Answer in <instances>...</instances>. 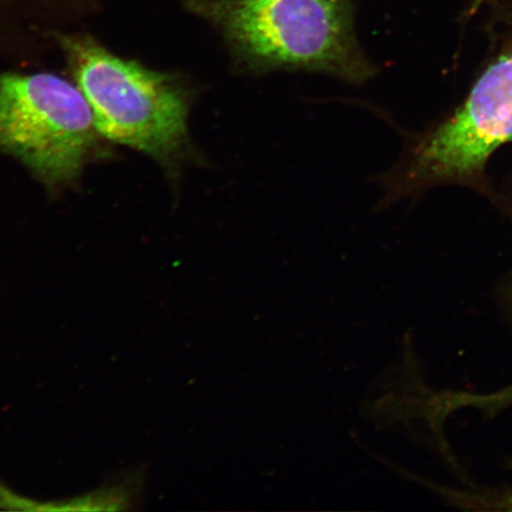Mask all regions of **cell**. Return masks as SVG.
<instances>
[{
	"label": "cell",
	"instance_id": "7a4b0ae2",
	"mask_svg": "<svg viewBox=\"0 0 512 512\" xmlns=\"http://www.w3.org/2000/svg\"><path fill=\"white\" fill-rule=\"evenodd\" d=\"M55 38L107 142L144 153L174 178L201 162L189 130L197 92L188 79L124 59L89 35Z\"/></svg>",
	"mask_w": 512,
	"mask_h": 512
},
{
	"label": "cell",
	"instance_id": "8992f818",
	"mask_svg": "<svg viewBox=\"0 0 512 512\" xmlns=\"http://www.w3.org/2000/svg\"><path fill=\"white\" fill-rule=\"evenodd\" d=\"M501 509L512 511V489L502 498Z\"/></svg>",
	"mask_w": 512,
	"mask_h": 512
},
{
	"label": "cell",
	"instance_id": "6da1fadb",
	"mask_svg": "<svg viewBox=\"0 0 512 512\" xmlns=\"http://www.w3.org/2000/svg\"><path fill=\"white\" fill-rule=\"evenodd\" d=\"M185 5L219 32L235 75L305 72L360 87L380 73L357 40L351 0H187Z\"/></svg>",
	"mask_w": 512,
	"mask_h": 512
},
{
	"label": "cell",
	"instance_id": "3957f363",
	"mask_svg": "<svg viewBox=\"0 0 512 512\" xmlns=\"http://www.w3.org/2000/svg\"><path fill=\"white\" fill-rule=\"evenodd\" d=\"M74 82L51 73L0 72V152L50 192L73 189L87 166L110 156Z\"/></svg>",
	"mask_w": 512,
	"mask_h": 512
},
{
	"label": "cell",
	"instance_id": "277c9868",
	"mask_svg": "<svg viewBox=\"0 0 512 512\" xmlns=\"http://www.w3.org/2000/svg\"><path fill=\"white\" fill-rule=\"evenodd\" d=\"M510 140L512 56H504L486 70L456 114L381 177L382 200L390 204L422 184L469 176Z\"/></svg>",
	"mask_w": 512,
	"mask_h": 512
},
{
	"label": "cell",
	"instance_id": "5b68a950",
	"mask_svg": "<svg viewBox=\"0 0 512 512\" xmlns=\"http://www.w3.org/2000/svg\"><path fill=\"white\" fill-rule=\"evenodd\" d=\"M447 408H477L484 412L498 411V409L512 405V384L504 389L489 394H454L447 399Z\"/></svg>",
	"mask_w": 512,
	"mask_h": 512
}]
</instances>
